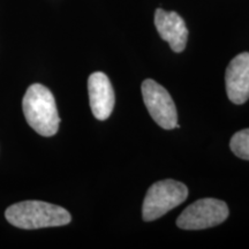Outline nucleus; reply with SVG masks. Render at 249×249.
I'll return each instance as SVG.
<instances>
[{
	"instance_id": "1",
	"label": "nucleus",
	"mask_w": 249,
	"mask_h": 249,
	"mask_svg": "<svg viewBox=\"0 0 249 249\" xmlns=\"http://www.w3.org/2000/svg\"><path fill=\"white\" fill-rule=\"evenodd\" d=\"M5 217L9 224L23 230L64 226L71 220L66 209L43 201H23L11 205Z\"/></svg>"
},
{
	"instance_id": "6",
	"label": "nucleus",
	"mask_w": 249,
	"mask_h": 249,
	"mask_svg": "<svg viewBox=\"0 0 249 249\" xmlns=\"http://www.w3.org/2000/svg\"><path fill=\"white\" fill-rule=\"evenodd\" d=\"M227 97L233 104H245L249 99V52H242L231 60L226 68Z\"/></svg>"
},
{
	"instance_id": "7",
	"label": "nucleus",
	"mask_w": 249,
	"mask_h": 249,
	"mask_svg": "<svg viewBox=\"0 0 249 249\" xmlns=\"http://www.w3.org/2000/svg\"><path fill=\"white\" fill-rule=\"evenodd\" d=\"M88 92L90 107L97 120H107L114 107V91L111 81L103 71H96L89 76Z\"/></svg>"
},
{
	"instance_id": "2",
	"label": "nucleus",
	"mask_w": 249,
	"mask_h": 249,
	"mask_svg": "<svg viewBox=\"0 0 249 249\" xmlns=\"http://www.w3.org/2000/svg\"><path fill=\"white\" fill-rule=\"evenodd\" d=\"M22 108L27 123L37 134L46 138L57 134L60 118L53 93L46 87L31 85L22 99Z\"/></svg>"
},
{
	"instance_id": "5",
	"label": "nucleus",
	"mask_w": 249,
	"mask_h": 249,
	"mask_svg": "<svg viewBox=\"0 0 249 249\" xmlns=\"http://www.w3.org/2000/svg\"><path fill=\"white\" fill-rule=\"evenodd\" d=\"M141 89L143 102L156 124L164 129L179 127L176 104L169 91L151 79L143 81Z\"/></svg>"
},
{
	"instance_id": "9",
	"label": "nucleus",
	"mask_w": 249,
	"mask_h": 249,
	"mask_svg": "<svg viewBox=\"0 0 249 249\" xmlns=\"http://www.w3.org/2000/svg\"><path fill=\"white\" fill-rule=\"evenodd\" d=\"M230 148L236 157L249 160V128L236 132L230 141Z\"/></svg>"
},
{
	"instance_id": "8",
	"label": "nucleus",
	"mask_w": 249,
	"mask_h": 249,
	"mask_svg": "<svg viewBox=\"0 0 249 249\" xmlns=\"http://www.w3.org/2000/svg\"><path fill=\"white\" fill-rule=\"evenodd\" d=\"M155 26L160 36L177 53H181L187 45L188 29L183 18L176 12L158 8L155 13Z\"/></svg>"
},
{
	"instance_id": "4",
	"label": "nucleus",
	"mask_w": 249,
	"mask_h": 249,
	"mask_svg": "<svg viewBox=\"0 0 249 249\" xmlns=\"http://www.w3.org/2000/svg\"><path fill=\"white\" fill-rule=\"evenodd\" d=\"M229 207L217 198H201L186 208L177 219L181 230H205L225 222L229 217Z\"/></svg>"
},
{
	"instance_id": "3",
	"label": "nucleus",
	"mask_w": 249,
	"mask_h": 249,
	"mask_svg": "<svg viewBox=\"0 0 249 249\" xmlns=\"http://www.w3.org/2000/svg\"><path fill=\"white\" fill-rule=\"evenodd\" d=\"M187 197H188V188L185 183L173 179H165L155 182L148 189L143 201V220L154 222L183 203Z\"/></svg>"
}]
</instances>
